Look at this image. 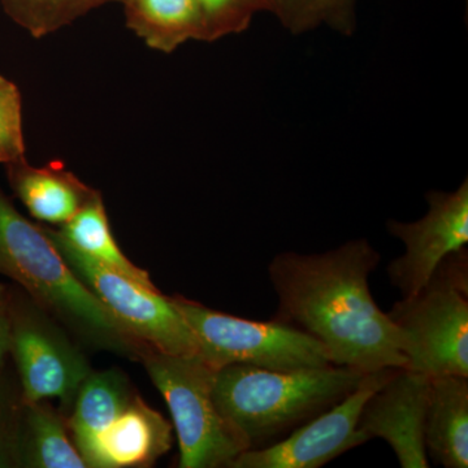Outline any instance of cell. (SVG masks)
I'll list each match as a JSON object with an SVG mask.
<instances>
[{
  "label": "cell",
  "instance_id": "cell-13",
  "mask_svg": "<svg viewBox=\"0 0 468 468\" xmlns=\"http://www.w3.org/2000/svg\"><path fill=\"white\" fill-rule=\"evenodd\" d=\"M9 185L33 218L63 226L97 196L61 163L33 167L27 159L7 165Z\"/></svg>",
  "mask_w": 468,
  "mask_h": 468
},
{
  "label": "cell",
  "instance_id": "cell-20",
  "mask_svg": "<svg viewBox=\"0 0 468 468\" xmlns=\"http://www.w3.org/2000/svg\"><path fill=\"white\" fill-rule=\"evenodd\" d=\"M110 2L115 0H5L8 14L34 38L58 32Z\"/></svg>",
  "mask_w": 468,
  "mask_h": 468
},
{
  "label": "cell",
  "instance_id": "cell-12",
  "mask_svg": "<svg viewBox=\"0 0 468 468\" xmlns=\"http://www.w3.org/2000/svg\"><path fill=\"white\" fill-rule=\"evenodd\" d=\"M171 448V424L135 396L101 433L88 467H149Z\"/></svg>",
  "mask_w": 468,
  "mask_h": 468
},
{
  "label": "cell",
  "instance_id": "cell-4",
  "mask_svg": "<svg viewBox=\"0 0 468 468\" xmlns=\"http://www.w3.org/2000/svg\"><path fill=\"white\" fill-rule=\"evenodd\" d=\"M408 369L430 378H468V252H452L411 297L388 313Z\"/></svg>",
  "mask_w": 468,
  "mask_h": 468
},
{
  "label": "cell",
  "instance_id": "cell-14",
  "mask_svg": "<svg viewBox=\"0 0 468 468\" xmlns=\"http://www.w3.org/2000/svg\"><path fill=\"white\" fill-rule=\"evenodd\" d=\"M424 443L437 464L468 467V378H431Z\"/></svg>",
  "mask_w": 468,
  "mask_h": 468
},
{
  "label": "cell",
  "instance_id": "cell-7",
  "mask_svg": "<svg viewBox=\"0 0 468 468\" xmlns=\"http://www.w3.org/2000/svg\"><path fill=\"white\" fill-rule=\"evenodd\" d=\"M43 228L76 276L144 349L171 356H198L196 335L171 297L92 260L57 230Z\"/></svg>",
  "mask_w": 468,
  "mask_h": 468
},
{
  "label": "cell",
  "instance_id": "cell-9",
  "mask_svg": "<svg viewBox=\"0 0 468 468\" xmlns=\"http://www.w3.org/2000/svg\"><path fill=\"white\" fill-rule=\"evenodd\" d=\"M397 368L369 372L353 393L275 445L239 454L229 468H319L369 441L358 430L363 405Z\"/></svg>",
  "mask_w": 468,
  "mask_h": 468
},
{
  "label": "cell",
  "instance_id": "cell-10",
  "mask_svg": "<svg viewBox=\"0 0 468 468\" xmlns=\"http://www.w3.org/2000/svg\"><path fill=\"white\" fill-rule=\"evenodd\" d=\"M426 217L412 223L389 220L390 236L401 239L405 254L388 266V276L402 297L417 294L449 254L468 243V181L454 192H428Z\"/></svg>",
  "mask_w": 468,
  "mask_h": 468
},
{
  "label": "cell",
  "instance_id": "cell-17",
  "mask_svg": "<svg viewBox=\"0 0 468 468\" xmlns=\"http://www.w3.org/2000/svg\"><path fill=\"white\" fill-rule=\"evenodd\" d=\"M126 27L156 51L171 54L187 41H206L196 0H122Z\"/></svg>",
  "mask_w": 468,
  "mask_h": 468
},
{
  "label": "cell",
  "instance_id": "cell-5",
  "mask_svg": "<svg viewBox=\"0 0 468 468\" xmlns=\"http://www.w3.org/2000/svg\"><path fill=\"white\" fill-rule=\"evenodd\" d=\"M141 359L171 411L180 445L178 466L230 467L250 449L245 436L218 411L212 394L217 369L201 356L147 350Z\"/></svg>",
  "mask_w": 468,
  "mask_h": 468
},
{
  "label": "cell",
  "instance_id": "cell-8",
  "mask_svg": "<svg viewBox=\"0 0 468 468\" xmlns=\"http://www.w3.org/2000/svg\"><path fill=\"white\" fill-rule=\"evenodd\" d=\"M9 353L16 362L27 401L57 399L64 408H69L91 372L82 351L45 310L15 297Z\"/></svg>",
  "mask_w": 468,
  "mask_h": 468
},
{
  "label": "cell",
  "instance_id": "cell-11",
  "mask_svg": "<svg viewBox=\"0 0 468 468\" xmlns=\"http://www.w3.org/2000/svg\"><path fill=\"white\" fill-rule=\"evenodd\" d=\"M431 378L397 368L363 405L358 430L389 443L402 468H428L424 423Z\"/></svg>",
  "mask_w": 468,
  "mask_h": 468
},
{
  "label": "cell",
  "instance_id": "cell-3",
  "mask_svg": "<svg viewBox=\"0 0 468 468\" xmlns=\"http://www.w3.org/2000/svg\"><path fill=\"white\" fill-rule=\"evenodd\" d=\"M0 273L26 289L34 303L72 328L89 344L143 356L109 310L76 276L45 228L24 218L0 190Z\"/></svg>",
  "mask_w": 468,
  "mask_h": 468
},
{
  "label": "cell",
  "instance_id": "cell-21",
  "mask_svg": "<svg viewBox=\"0 0 468 468\" xmlns=\"http://www.w3.org/2000/svg\"><path fill=\"white\" fill-rule=\"evenodd\" d=\"M205 23L207 42L229 34L242 33L257 12L263 11L261 0H196Z\"/></svg>",
  "mask_w": 468,
  "mask_h": 468
},
{
  "label": "cell",
  "instance_id": "cell-23",
  "mask_svg": "<svg viewBox=\"0 0 468 468\" xmlns=\"http://www.w3.org/2000/svg\"><path fill=\"white\" fill-rule=\"evenodd\" d=\"M20 405V403H18ZM18 405L8 399L0 377V467L17 466L16 430Z\"/></svg>",
  "mask_w": 468,
  "mask_h": 468
},
{
  "label": "cell",
  "instance_id": "cell-1",
  "mask_svg": "<svg viewBox=\"0 0 468 468\" xmlns=\"http://www.w3.org/2000/svg\"><path fill=\"white\" fill-rule=\"evenodd\" d=\"M380 261L365 239L322 254H277L268 266L279 297L273 319L315 337L338 367L363 374L408 367L399 332L369 291Z\"/></svg>",
  "mask_w": 468,
  "mask_h": 468
},
{
  "label": "cell",
  "instance_id": "cell-18",
  "mask_svg": "<svg viewBox=\"0 0 468 468\" xmlns=\"http://www.w3.org/2000/svg\"><path fill=\"white\" fill-rule=\"evenodd\" d=\"M66 241L92 260L112 268L147 288L158 289L149 273L132 263L120 250L112 236L109 217L101 193H98L75 218L55 229Z\"/></svg>",
  "mask_w": 468,
  "mask_h": 468
},
{
  "label": "cell",
  "instance_id": "cell-6",
  "mask_svg": "<svg viewBox=\"0 0 468 468\" xmlns=\"http://www.w3.org/2000/svg\"><path fill=\"white\" fill-rule=\"evenodd\" d=\"M198 341V356L214 369L251 365L271 371H302L334 365L324 345L288 323L254 322L171 297Z\"/></svg>",
  "mask_w": 468,
  "mask_h": 468
},
{
  "label": "cell",
  "instance_id": "cell-16",
  "mask_svg": "<svg viewBox=\"0 0 468 468\" xmlns=\"http://www.w3.org/2000/svg\"><path fill=\"white\" fill-rule=\"evenodd\" d=\"M16 462L34 468L88 467L50 403L24 399L18 405Z\"/></svg>",
  "mask_w": 468,
  "mask_h": 468
},
{
  "label": "cell",
  "instance_id": "cell-2",
  "mask_svg": "<svg viewBox=\"0 0 468 468\" xmlns=\"http://www.w3.org/2000/svg\"><path fill=\"white\" fill-rule=\"evenodd\" d=\"M366 374L328 366L302 371H271L229 365L215 371V403L245 436L249 451L268 448L346 399Z\"/></svg>",
  "mask_w": 468,
  "mask_h": 468
},
{
  "label": "cell",
  "instance_id": "cell-15",
  "mask_svg": "<svg viewBox=\"0 0 468 468\" xmlns=\"http://www.w3.org/2000/svg\"><path fill=\"white\" fill-rule=\"evenodd\" d=\"M137 396L128 378L116 369L90 372L77 392L75 409L68 421L72 441L86 466L104 431Z\"/></svg>",
  "mask_w": 468,
  "mask_h": 468
},
{
  "label": "cell",
  "instance_id": "cell-22",
  "mask_svg": "<svg viewBox=\"0 0 468 468\" xmlns=\"http://www.w3.org/2000/svg\"><path fill=\"white\" fill-rule=\"evenodd\" d=\"M24 158L21 94L14 82L0 76V163L7 165Z\"/></svg>",
  "mask_w": 468,
  "mask_h": 468
},
{
  "label": "cell",
  "instance_id": "cell-24",
  "mask_svg": "<svg viewBox=\"0 0 468 468\" xmlns=\"http://www.w3.org/2000/svg\"><path fill=\"white\" fill-rule=\"evenodd\" d=\"M12 302L14 294L5 285L0 284V371L11 349Z\"/></svg>",
  "mask_w": 468,
  "mask_h": 468
},
{
  "label": "cell",
  "instance_id": "cell-19",
  "mask_svg": "<svg viewBox=\"0 0 468 468\" xmlns=\"http://www.w3.org/2000/svg\"><path fill=\"white\" fill-rule=\"evenodd\" d=\"M263 11L279 18L292 34L326 26L345 36L356 27V0H261Z\"/></svg>",
  "mask_w": 468,
  "mask_h": 468
}]
</instances>
